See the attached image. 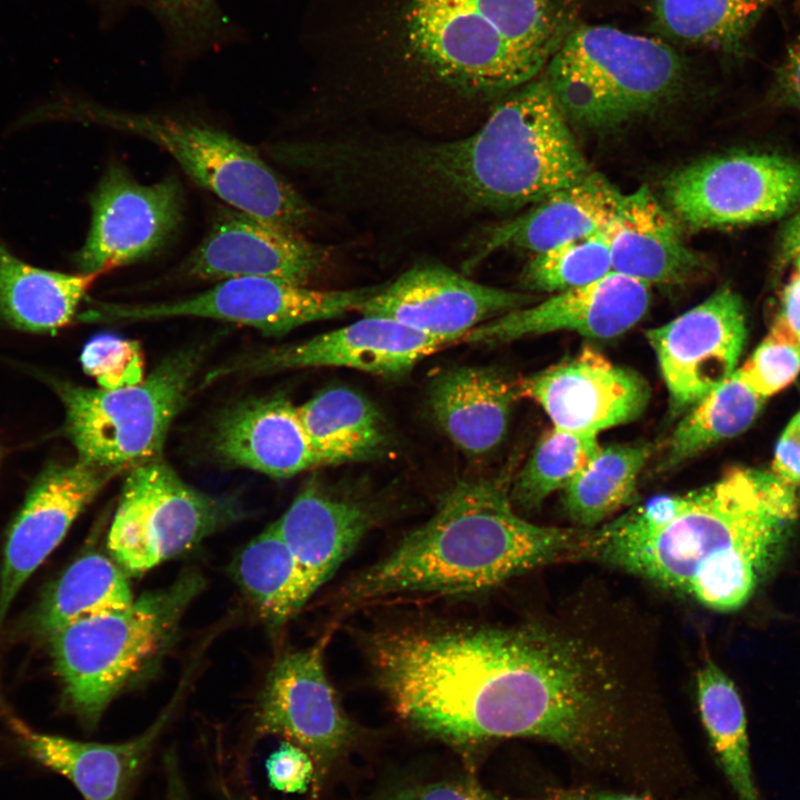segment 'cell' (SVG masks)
Wrapping results in <instances>:
<instances>
[{
	"instance_id": "cell-42",
	"label": "cell",
	"mask_w": 800,
	"mask_h": 800,
	"mask_svg": "<svg viewBox=\"0 0 800 800\" xmlns=\"http://www.w3.org/2000/svg\"><path fill=\"white\" fill-rule=\"evenodd\" d=\"M771 471L781 481L800 486V439L787 427L777 442Z\"/></svg>"
},
{
	"instance_id": "cell-6",
	"label": "cell",
	"mask_w": 800,
	"mask_h": 800,
	"mask_svg": "<svg viewBox=\"0 0 800 800\" xmlns=\"http://www.w3.org/2000/svg\"><path fill=\"white\" fill-rule=\"evenodd\" d=\"M202 586L200 577L187 573L122 611L48 636L67 702L84 724L94 726L109 703L158 660Z\"/></svg>"
},
{
	"instance_id": "cell-13",
	"label": "cell",
	"mask_w": 800,
	"mask_h": 800,
	"mask_svg": "<svg viewBox=\"0 0 800 800\" xmlns=\"http://www.w3.org/2000/svg\"><path fill=\"white\" fill-rule=\"evenodd\" d=\"M183 204L176 177L142 184L123 167L111 166L90 197L91 224L76 256L81 273L100 274L159 251L178 231Z\"/></svg>"
},
{
	"instance_id": "cell-31",
	"label": "cell",
	"mask_w": 800,
	"mask_h": 800,
	"mask_svg": "<svg viewBox=\"0 0 800 800\" xmlns=\"http://www.w3.org/2000/svg\"><path fill=\"white\" fill-rule=\"evenodd\" d=\"M697 699L711 747L737 799L763 800L752 768L741 697L713 661H707L698 671Z\"/></svg>"
},
{
	"instance_id": "cell-7",
	"label": "cell",
	"mask_w": 800,
	"mask_h": 800,
	"mask_svg": "<svg viewBox=\"0 0 800 800\" xmlns=\"http://www.w3.org/2000/svg\"><path fill=\"white\" fill-rule=\"evenodd\" d=\"M567 119L613 127L673 97L684 63L661 39L606 24L569 30L544 68Z\"/></svg>"
},
{
	"instance_id": "cell-51",
	"label": "cell",
	"mask_w": 800,
	"mask_h": 800,
	"mask_svg": "<svg viewBox=\"0 0 800 800\" xmlns=\"http://www.w3.org/2000/svg\"><path fill=\"white\" fill-rule=\"evenodd\" d=\"M758 4L764 9L768 4L772 3L774 0H756Z\"/></svg>"
},
{
	"instance_id": "cell-20",
	"label": "cell",
	"mask_w": 800,
	"mask_h": 800,
	"mask_svg": "<svg viewBox=\"0 0 800 800\" xmlns=\"http://www.w3.org/2000/svg\"><path fill=\"white\" fill-rule=\"evenodd\" d=\"M117 473L78 459L73 463L52 466L40 477L6 542L0 574V623L23 583Z\"/></svg>"
},
{
	"instance_id": "cell-40",
	"label": "cell",
	"mask_w": 800,
	"mask_h": 800,
	"mask_svg": "<svg viewBox=\"0 0 800 800\" xmlns=\"http://www.w3.org/2000/svg\"><path fill=\"white\" fill-rule=\"evenodd\" d=\"M153 10L169 32L187 44H201L221 29L216 0H130Z\"/></svg>"
},
{
	"instance_id": "cell-9",
	"label": "cell",
	"mask_w": 800,
	"mask_h": 800,
	"mask_svg": "<svg viewBox=\"0 0 800 800\" xmlns=\"http://www.w3.org/2000/svg\"><path fill=\"white\" fill-rule=\"evenodd\" d=\"M201 357L196 348L180 350L140 383L120 389L62 384L66 430L78 459L120 472L159 458Z\"/></svg>"
},
{
	"instance_id": "cell-53",
	"label": "cell",
	"mask_w": 800,
	"mask_h": 800,
	"mask_svg": "<svg viewBox=\"0 0 800 800\" xmlns=\"http://www.w3.org/2000/svg\"><path fill=\"white\" fill-rule=\"evenodd\" d=\"M230 800H234V799H230Z\"/></svg>"
},
{
	"instance_id": "cell-33",
	"label": "cell",
	"mask_w": 800,
	"mask_h": 800,
	"mask_svg": "<svg viewBox=\"0 0 800 800\" xmlns=\"http://www.w3.org/2000/svg\"><path fill=\"white\" fill-rule=\"evenodd\" d=\"M766 400L736 369L687 411L668 441L661 470L674 468L746 431L759 416Z\"/></svg>"
},
{
	"instance_id": "cell-15",
	"label": "cell",
	"mask_w": 800,
	"mask_h": 800,
	"mask_svg": "<svg viewBox=\"0 0 800 800\" xmlns=\"http://www.w3.org/2000/svg\"><path fill=\"white\" fill-rule=\"evenodd\" d=\"M536 300L531 294L478 283L444 266L424 264L380 287L357 311L456 344L479 324Z\"/></svg>"
},
{
	"instance_id": "cell-21",
	"label": "cell",
	"mask_w": 800,
	"mask_h": 800,
	"mask_svg": "<svg viewBox=\"0 0 800 800\" xmlns=\"http://www.w3.org/2000/svg\"><path fill=\"white\" fill-rule=\"evenodd\" d=\"M454 344L384 317L360 320L310 339L267 350L236 370L268 373L289 369L343 367L379 376H399L430 354Z\"/></svg>"
},
{
	"instance_id": "cell-10",
	"label": "cell",
	"mask_w": 800,
	"mask_h": 800,
	"mask_svg": "<svg viewBox=\"0 0 800 800\" xmlns=\"http://www.w3.org/2000/svg\"><path fill=\"white\" fill-rule=\"evenodd\" d=\"M241 516L234 498L191 487L159 457L127 471L107 547L128 576L138 577Z\"/></svg>"
},
{
	"instance_id": "cell-19",
	"label": "cell",
	"mask_w": 800,
	"mask_h": 800,
	"mask_svg": "<svg viewBox=\"0 0 800 800\" xmlns=\"http://www.w3.org/2000/svg\"><path fill=\"white\" fill-rule=\"evenodd\" d=\"M650 301L649 284L612 271L591 283L483 322L470 330L462 342L492 346L560 330L610 339L639 322Z\"/></svg>"
},
{
	"instance_id": "cell-36",
	"label": "cell",
	"mask_w": 800,
	"mask_h": 800,
	"mask_svg": "<svg viewBox=\"0 0 800 800\" xmlns=\"http://www.w3.org/2000/svg\"><path fill=\"white\" fill-rule=\"evenodd\" d=\"M600 444L597 437L564 430H548L537 442L510 489L516 508L532 510L559 489H564L593 459Z\"/></svg>"
},
{
	"instance_id": "cell-2",
	"label": "cell",
	"mask_w": 800,
	"mask_h": 800,
	"mask_svg": "<svg viewBox=\"0 0 800 800\" xmlns=\"http://www.w3.org/2000/svg\"><path fill=\"white\" fill-rule=\"evenodd\" d=\"M799 509L798 487L771 470L736 467L684 493L663 522L639 524L622 514L591 529L589 559L730 612L773 569Z\"/></svg>"
},
{
	"instance_id": "cell-49",
	"label": "cell",
	"mask_w": 800,
	"mask_h": 800,
	"mask_svg": "<svg viewBox=\"0 0 800 800\" xmlns=\"http://www.w3.org/2000/svg\"><path fill=\"white\" fill-rule=\"evenodd\" d=\"M787 428H789L800 439V411L792 417Z\"/></svg>"
},
{
	"instance_id": "cell-44",
	"label": "cell",
	"mask_w": 800,
	"mask_h": 800,
	"mask_svg": "<svg viewBox=\"0 0 800 800\" xmlns=\"http://www.w3.org/2000/svg\"><path fill=\"white\" fill-rule=\"evenodd\" d=\"M800 341V274H796L782 292L781 309L777 317Z\"/></svg>"
},
{
	"instance_id": "cell-48",
	"label": "cell",
	"mask_w": 800,
	"mask_h": 800,
	"mask_svg": "<svg viewBox=\"0 0 800 800\" xmlns=\"http://www.w3.org/2000/svg\"><path fill=\"white\" fill-rule=\"evenodd\" d=\"M789 252L794 259L797 273L800 274V228H791L787 239Z\"/></svg>"
},
{
	"instance_id": "cell-11",
	"label": "cell",
	"mask_w": 800,
	"mask_h": 800,
	"mask_svg": "<svg viewBox=\"0 0 800 800\" xmlns=\"http://www.w3.org/2000/svg\"><path fill=\"white\" fill-rule=\"evenodd\" d=\"M664 196L691 230L777 219L800 203V162L764 152L710 156L673 171Z\"/></svg>"
},
{
	"instance_id": "cell-16",
	"label": "cell",
	"mask_w": 800,
	"mask_h": 800,
	"mask_svg": "<svg viewBox=\"0 0 800 800\" xmlns=\"http://www.w3.org/2000/svg\"><path fill=\"white\" fill-rule=\"evenodd\" d=\"M517 389L541 406L554 428L589 437L638 418L650 398L639 373L589 347L522 379Z\"/></svg>"
},
{
	"instance_id": "cell-22",
	"label": "cell",
	"mask_w": 800,
	"mask_h": 800,
	"mask_svg": "<svg viewBox=\"0 0 800 800\" xmlns=\"http://www.w3.org/2000/svg\"><path fill=\"white\" fill-rule=\"evenodd\" d=\"M213 449L223 462L273 478L320 467L298 407L283 396L246 400L224 412Z\"/></svg>"
},
{
	"instance_id": "cell-4",
	"label": "cell",
	"mask_w": 800,
	"mask_h": 800,
	"mask_svg": "<svg viewBox=\"0 0 800 800\" xmlns=\"http://www.w3.org/2000/svg\"><path fill=\"white\" fill-rule=\"evenodd\" d=\"M590 531L526 520L501 480L458 481L424 523L341 586L337 606L479 593L541 566L588 559Z\"/></svg>"
},
{
	"instance_id": "cell-39",
	"label": "cell",
	"mask_w": 800,
	"mask_h": 800,
	"mask_svg": "<svg viewBox=\"0 0 800 800\" xmlns=\"http://www.w3.org/2000/svg\"><path fill=\"white\" fill-rule=\"evenodd\" d=\"M80 361L83 371L101 389L114 390L140 383L144 358L140 343L110 333L98 334L84 346Z\"/></svg>"
},
{
	"instance_id": "cell-46",
	"label": "cell",
	"mask_w": 800,
	"mask_h": 800,
	"mask_svg": "<svg viewBox=\"0 0 800 800\" xmlns=\"http://www.w3.org/2000/svg\"><path fill=\"white\" fill-rule=\"evenodd\" d=\"M552 800H650L648 798L611 792H597L584 790H566L557 791L552 794Z\"/></svg>"
},
{
	"instance_id": "cell-1",
	"label": "cell",
	"mask_w": 800,
	"mask_h": 800,
	"mask_svg": "<svg viewBox=\"0 0 800 800\" xmlns=\"http://www.w3.org/2000/svg\"><path fill=\"white\" fill-rule=\"evenodd\" d=\"M589 613L507 624L383 628L367 640L376 683L408 723L458 743L531 737L594 753L619 738L648 683Z\"/></svg>"
},
{
	"instance_id": "cell-29",
	"label": "cell",
	"mask_w": 800,
	"mask_h": 800,
	"mask_svg": "<svg viewBox=\"0 0 800 800\" xmlns=\"http://www.w3.org/2000/svg\"><path fill=\"white\" fill-rule=\"evenodd\" d=\"M29 266L0 242V311L16 327L51 331L68 324L96 280Z\"/></svg>"
},
{
	"instance_id": "cell-37",
	"label": "cell",
	"mask_w": 800,
	"mask_h": 800,
	"mask_svg": "<svg viewBox=\"0 0 800 800\" xmlns=\"http://www.w3.org/2000/svg\"><path fill=\"white\" fill-rule=\"evenodd\" d=\"M610 272V251L602 230L534 253L520 279L529 290L561 292L597 281Z\"/></svg>"
},
{
	"instance_id": "cell-5",
	"label": "cell",
	"mask_w": 800,
	"mask_h": 800,
	"mask_svg": "<svg viewBox=\"0 0 800 800\" xmlns=\"http://www.w3.org/2000/svg\"><path fill=\"white\" fill-rule=\"evenodd\" d=\"M417 160L462 202L496 211L533 204L593 171L543 76L508 92L478 131L426 146Z\"/></svg>"
},
{
	"instance_id": "cell-47",
	"label": "cell",
	"mask_w": 800,
	"mask_h": 800,
	"mask_svg": "<svg viewBox=\"0 0 800 800\" xmlns=\"http://www.w3.org/2000/svg\"><path fill=\"white\" fill-rule=\"evenodd\" d=\"M168 800H188L186 788L180 778L173 757H167Z\"/></svg>"
},
{
	"instance_id": "cell-41",
	"label": "cell",
	"mask_w": 800,
	"mask_h": 800,
	"mask_svg": "<svg viewBox=\"0 0 800 800\" xmlns=\"http://www.w3.org/2000/svg\"><path fill=\"white\" fill-rule=\"evenodd\" d=\"M266 770L269 783L278 791L297 793L307 790L313 763L310 754L301 747L283 741L267 759Z\"/></svg>"
},
{
	"instance_id": "cell-28",
	"label": "cell",
	"mask_w": 800,
	"mask_h": 800,
	"mask_svg": "<svg viewBox=\"0 0 800 800\" xmlns=\"http://www.w3.org/2000/svg\"><path fill=\"white\" fill-rule=\"evenodd\" d=\"M231 571L260 618L272 629L284 626L314 593L276 522L242 548Z\"/></svg>"
},
{
	"instance_id": "cell-12",
	"label": "cell",
	"mask_w": 800,
	"mask_h": 800,
	"mask_svg": "<svg viewBox=\"0 0 800 800\" xmlns=\"http://www.w3.org/2000/svg\"><path fill=\"white\" fill-rule=\"evenodd\" d=\"M380 287L318 290L272 278L222 280L191 297L167 302L98 303L94 319L144 321L200 317L253 327L264 334H284L300 326L357 311Z\"/></svg>"
},
{
	"instance_id": "cell-3",
	"label": "cell",
	"mask_w": 800,
	"mask_h": 800,
	"mask_svg": "<svg viewBox=\"0 0 800 800\" xmlns=\"http://www.w3.org/2000/svg\"><path fill=\"white\" fill-rule=\"evenodd\" d=\"M329 44L363 47L466 98L537 78L568 31L553 0H328Z\"/></svg>"
},
{
	"instance_id": "cell-8",
	"label": "cell",
	"mask_w": 800,
	"mask_h": 800,
	"mask_svg": "<svg viewBox=\"0 0 800 800\" xmlns=\"http://www.w3.org/2000/svg\"><path fill=\"white\" fill-rule=\"evenodd\" d=\"M82 116L142 137L166 150L199 186L227 206L279 228L300 232L312 208L250 146L226 131L188 119L82 107Z\"/></svg>"
},
{
	"instance_id": "cell-43",
	"label": "cell",
	"mask_w": 800,
	"mask_h": 800,
	"mask_svg": "<svg viewBox=\"0 0 800 800\" xmlns=\"http://www.w3.org/2000/svg\"><path fill=\"white\" fill-rule=\"evenodd\" d=\"M410 796L412 800H494L480 787L470 782L428 784Z\"/></svg>"
},
{
	"instance_id": "cell-23",
	"label": "cell",
	"mask_w": 800,
	"mask_h": 800,
	"mask_svg": "<svg viewBox=\"0 0 800 800\" xmlns=\"http://www.w3.org/2000/svg\"><path fill=\"white\" fill-rule=\"evenodd\" d=\"M603 231L612 271L649 286L683 282L702 267L686 246L677 219L646 186L622 196Z\"/></svg>"
},
{
	"instance_id": "cell-50",
	"label": "cell",
	"mask_w": 800,
	"mask_h": 800,
	"mask_svg": "<svg viewBox=\"0 0 800 800\" xmlns=\"http://www.w3.org/2000/svg\"><path fill=\"white\" fill-rule=\"evenodd\" d=\"M391 800H412L410 793H402L398 794L397 797L392 798Z\"/></svg>"
},
{
	"instance_id": "cell-32",
	"label": "cell",
	"mask_w": 800,
	"mask_h": 800,
	"mask_svg": "<svg viewBox=\"0 0 800 800\" xmlns=\"http://www.w3.org/2000/svg\"><path fill=\"white\" fill-rule=\"evenodd\" d=\"M128 574L114 560L88 552L57 580L42 602L38 626L47 636L86 619L122 611L134 601Z\"/></svg>"
},
{
	"instance_id": "cell-34",
	"label": "cell",
	"mask_w": 800,
	"mask_h": 800,
	"mask_svg": "<svg viewBox=\"0 0 800 800\" xmlns=\"http://www.w3.org/2000/svg\"><path fill=\"white\" fill-rule=\"evenodd\" d=\"M652 451L649 443L600 447L563 489L562 506L569 519L578 528L593 529L629 504Z\"/></svg>"
},
{
	"instance_id": "cell-52",
	"label": "cell",
	"mask_w": 800,
	"mask_h": 800,
	"mask_svg": "<svg viewBox=\"0 0 800 800\" xmlns=\"http://www.w3.org/2000/svg\"><path fill=\"white\" fill-rule=\"evenodd\" d=\"M791 228H800V216L796 219V221H793Z\"/></svg>"
},
{
	"instance_id": "cell-24",
	"label": "cell",
	"mask_w": 800,
	"mask_h": 800,
	"mask_svg": "<svg viewBox=\"0 0 800 800\" xmlns=\"http://www.w3.org/2000/svg\"><path fill=\"white\" fill-rule=\"evenodd\" d=\"M169 713L141 736L121 743L86 742L10 724L33 760L67 778L84 800H127Z\"/></svg>"
},
{
	"instance_id": "cell-25",
	"label": "cell",
	"mask_w": 800,
	"mask_h": 800,
	"mask_svg": "<svg viewBox=\"0 0 800 800\" xmlns=\"http://www.w3.org/2000/svg\"><path fill=\"white\" fill-rule=\"evenodd\" d=\"M622 196L606 177L592 171L582 181L531 204L524 213L492 227L470 264L500 249L539 253L602 231L614 217Z\"/></svg>"
},
{
	"instance_id": "cell-14",
	"label": "cell",
	"mask_w": 800,
	"mask_h": 800,
	"mask_svg": "<svg viewBox=\"0 0 800 800\" xmlns=\"http://www.w3.org/2000/svg\"><path fill=\"white\" fill-rule=\"evenodd\" d=\"M646 336L668 389L670 412L677 417L736 370L747 338L742 301L721 288Z\"/></svg>"
},
{
	"instance_id": "cell-18",
	"label": "cell",
	"mask_w": 800,
	"mask_h": 800,
	"mask_svg": "<svg viewBox=\"0 0 800 800\" xmlns=\"http://www.w3.org/2000/svg\"><path fill=\"white\" fill-rule=\"evenodd\" d=\"M327 258L324 247L300 232L222 206L182 269L188 276L206 281L263 277L306 286Z\"/></svg>"
},
{
	"instance_id": "cell-45",
	"label": "cell",
	"mask_w": 800,
	"mask_h": 800,
	"mask_svg": "<svg viewBox=\"0 0 800 800\" xmlns=\"http://www.w3.org/2000/svg\"><path fill=\"white\" fill-rule=\"evenodd\" d=\"M781 84L788 97L800 107V36L791 47L782 67Z\"/></svg>"
},
{
	"instance_id": "cell-26",
	"label": "cell",
	"mask_w": 800,
	"mask_h": 800,
	"mask_svg": "<svg viewBox=\"0 0 800 800\" xmlns=\"http://www.w3.org/2000/svg\"><path fill=\"white\" fill-rule=\"evenodd\" d=\"M373 520L363 503L334 496L312 479L276 526L316 592L356 550Z\"/></svg>"
},
{
	"instance_id": "cell-38",
	"label": "cell",
	"mask_w": 800,
	"mask_h": 800,
	"mask_svg": "<svg viewBox=\"0 0 800 800\" xmlns=\"http://www.w3.org/2000/svg\"><path fill=\"white\" fill-rule=\"evenodd\" d=\"M746 381L769 398L787 388L800 373V341L778 318L742 367Z\"/></svg>"
},
{
	"instance_id": "cell-35",
	"label": "cell",
	"mask_w": 800,
	"mask_h": 800,
	"mask_svg": "<svg viewBox=\"0 0 800 800\" xmlns=\"http://www.w3.org/2000/svg\"><path fill=\"white\" fill-rule=\"evenodd\" d=\"M761 11L756 0H656L653 20L674 40L739 52Z\"/></svg>"
},
{
	"instance_id": "cell-17",
	"label": "cell",
	"mask_w": 800,
	"mask_h": 800,
	"mask_svg": "<svg viewBox=\"0 0 800 800\" xmlns=\"http://www.w3.org/2000/svg\"><path fill=\"white\" fill-rule=\"evenodd\" d=\"M332 629L271 667L257 709L258 729L286 738L317 758L333 756L350 738V722L331 686L323 652Z\"/></svg>"
},
{
	"instance_id": "cell-30",
	"label": "cell",
	"mask_w": 800,
	"mask_h": 800,
	"mask_svg": "<svg viewBox=\"0 0 800 800\" xmlns=\"http://www.w3.org/2000/svg\"><path fill=\"white\" fill-rule=\"evenodd\" d=\"M298 413L320 467L372 458L384 444L377 410L349 388L324 389L298 406Z\"/></svg>"
},
{
	"instance_id": "cell-27",
	"label": "cell",
	"mask_w": 800,
	"mask_h": 800,
	"mask_svg": "<svg viewBox=\"0 0 800 800\" xmlns=\"http://www.w3.org/2000/svg\"><path fill=\"white\" fill-rule=\"evenodd\" d=\"M517 383L484 367H456L437 376L429 406L438 426L464 453L480 457L504 438Z\"/></svg>"
}]
</instances>
